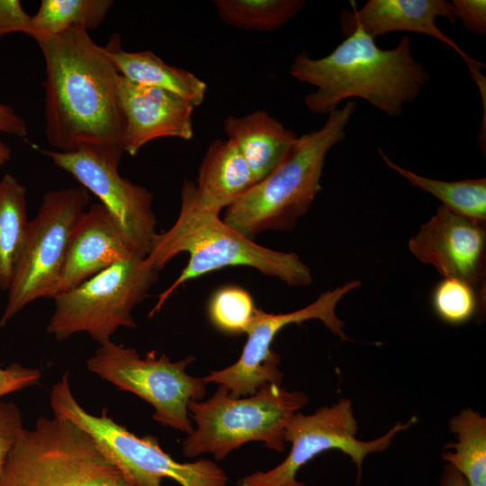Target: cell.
I'll use <instances>...</instances> for the list:
<instances>
[{
	"label": "cell",
	"instance_id": "484cf974",
	"mask_svg": "<svg viewBox=\"0 0 486 486\" xmlns=\"http://www.w3.org/2000/svg\"><path fill=\"white\" fill-rule=\"evenodd\" d=\"M484 300L485 296L472 284L456 278H443L435 286L431 297L435 313L450 325L470 321Z\"/></svg>",
	"mask_w": 486,
	"mask_h": 486
},
{
	"label": "cell",
	"instance_id": "2e32d148",
	"mask_svg": "<svg viewBox=\"0 0 486 486\" xmlns=\"http://www.w3.org/2000/svg\"><path fill=\"white\" fill-rule=\"evenodd\" d=\"M342 10L339 23L346 37L355 29L375 39L394 32H410L436 39L454 50L466 62L469 70L484 67L467 54L436 24L437 17L455 23L450 3L444 0H369L361 8Z\"/></svg>",
	"mask_w": 486,
	"mask_h": 486
},
{
	"label": "cell",
	"instance_id": "1f68e13d",
	"mask_svg": "<svg viewBox=\"0 0 486 486\" xmlns=\"http://www.w3.org/2000/svg\"><path fill=\"white\" fill-rule=\"evenodd\" d=\"M26 138L28 128L25 121L14 110L6 104H0V133Z\"/></svg>",
	"mask_w": 486,
	"mask_h": 486
},
{
	"label": "cell",
	"instance_id": "603a6c76",
	"mask_svg": "<svg viewBox=\"0 0 486 486\" xmlns=\"http://www.w3.org/2000/svg\"><path fill=\"white\" fill-rule=\"evenodd\" d=\"M112 0H42L31 16L28 35L36 41L46 40L72 28L95 29L105 20Z\"/></svg>",
	"mask_w": 486,
	"mask_h": 486
},
{
	"label": "cell",
	"instance_id": "277c9868",
	"mask_svg": "<svg viewBox=\"0 0 486 486\" xmlns=\"http://www.w3.org/2000/svg\"><path fill=\"white\" fill-rule=\"evenodd\" d=\"M356 108L348 100L320 129L297 137L283 162L228 207L222 220L252 240L264 231L292 230L319 194L326 157L344 140Z\"/></svg>",
	"mask_w": 486,
	"mask_h": 486
},
{
	"label": "cell",
	"instance_id": "3957f363",
	"mask_svg": "<svg viewBox=\"0 0 486 486\" xmlns=\"http://www.w3.org/2000/svg\"><path fill=\"white\" fill-rule=\"evenodd\" d=\"M183 252L189 255L186 266L158 295L149 317L184 284L226 266L251 267L290 286H305L312 280L310 268L297 254L255 243L228 226L220 218V212L202 205L192 181H185L181 190L177 219L167 230L157 234L146 257L160 271Z\"/></svg>",
	"mask_w": 486,
	"mask_h": 486
},
{
	"label": "cell",
	"instance_id": "7a4b0ae2",
	"mask_svg": "<svg viewBox=\"0 0 486 486\" xmlns=\"http://www.w3.org/2000/svg\"><path fill=\"white\" fill-rule=\"evenodd\" d=\"M289 72L297 81L316 88L306 95V107L328 115L343 101L360 98L397 117L430 79L425 66L414 58L409 36L401 37L395 47L382 50L359 29L323 58L298 54Z\"/></svg>",
	"mask_w": 486,
	"mask_h": 486
},
{
	"label": "cell",
	"instance_id": "9c48e42d",
	"mask_svg": "<svg viewBox=\"0 0 486 486\" xmlns=\"http://www.w3.org/2000/svg\"><path fill=\"white\" fill-rule=\"evenodd\" d=\"M89 201L88 191L82 186L44 194L35 218L30 220L0 327L37 299H53L58 293L69 238Z\"/></svg>",
	"mask_w": 486,
	"mask_h": 486
},
{
	"label": "cell",
	"instance_id": "ba28073f",
	"mask_svg": "<svg viewBox=\"0 0 486 486\" xmlns=\"http://www.w3.org/2000/svg\"><path fill=\"white\" fill-rule=\"evenodd\" d=\"M158 272L147 257L135 256L57 294L47 332L58 340L86 332L102 344L122 327L136 328L132 310L158 281Z\"/></svg>",
	"mask_w": 486,
	"mask_h": 486
},
{
	"label": "cell",
	"instance_id": "f1b7e54d",
	"mask_svg": "<svg viewBox=\"0 0 486 486\" xmlns=\"http://www.w3.org/2000/svg\"><path fill=\"white\" fill-rule=\"evenodd\" d=\"M454 19L474 34L486 35V1L453 0L450 3Z\"/></svg>",
	"mask_w": 486,
	"mask_h": 486
},
{
	"label": "cell",
	"instance_id": "ac0fdd59",
	"mask_svg": "<svg viewBox=\"0 0 486 486\" xmlns=\"http://www.w3.org/2000/svg\"><path fill=\"white\" fill-rule=\"evenodd\" d=\"M223 129L243 156L255 184L283 162L298 137L265 110L229 116L223 121Z\"/></svg>",
	"mask_w": 486,
	"mask_h": 486
},
{
	"label": "cell",
	"instance_id": "83f0119b",
	"mask_svg": "<svg viewBox=\"0 0 486 486\" xmlns=\"http://www.w3.org/2000/svg\"><path fill=\"white\" fill-rule=\"evenodd\" d=\"M22 429L17 405L0 400V475Z\"/></svg>",
	"mask_w": 486,
	"mask_h": 486
},
{
	"label": "cell",
	"instance_id": "7402d4cb",
	"mask_svg": "<svg viewBox=\"0 0 486 486\" xmlns=\"http://www.w3.org/2000/svg\"><path fill=\"white\" fill-rule=\"evenodd\" d=\"M449 428L457 441L446 445L442 458L469 486H486V418L464 409L450 419Z\"/></svg>",
	"mask_w": 486,
	"mask_h": 486
},
{
	"label": "cell",
	"instance_id": "52a82bcc",
	"mask_svg": "<svg viewBox=\"0 0 486 486\" xmlns=\"http://www.w3.org/2000/svg\"><path fill=\"white\" fill-rule=\"evenodd\" d=\"M50 405L54 414L88 434L106 458L136 486H162L163 478L181 486L227 485L228 476L214 462H176L162 450L156 436H137L109 417L106 410L100 416L87 412L71 392L68 372L53 385Z\"/></svg>",
	"mask_w": 486,
	"mask_h": 486
},
{
	"label": "cell",
	"instance_id": "4316f807",
	"mask_svg": "<svg viewBox=\"0 0 486 486\" xmlns=\"http://www.w3.org/2000/svg\"><path fill=\"white\" fill-rule=\"evenodd\" d=\"M256 308L251 295L238 286H225L217 291L209 305L212 323L230 334L246 333Z\"/></svg>",
	"mask_w": 486,
	"mask_h": 486
},
{
	"label": "cell",
	"instance_id": "4fadbf2b",
	"mask_svg": "<svg viewBox=\"0 0 486 486\" xmlns=\"http://www.w3.org/2000/svg\"><path fill=\"white\" fill-rule=\"evenodd\" d=\"M36 148L101 201L138 256L149 254L158 234L153 195L119 174L121 159L90 148L60 152Z\"/></svg>",
	"mask_w": 486,
	"mask_h": 486
},
{
	"label": "cell",
	"instance_id": "4dcf8cb0",
	"mask_svg": "<svg viewBox=\"0 0 486 486\" xmlns=\"http://www.w3.org/2000/svg\"><path fill=\"white\" fill-rule=\"evenodd\" d=\"M31 16L23 10L18 0H0V39L4 36L22 32L28 35Z\"/></svg>",
	"mask_w": 486,
	"mask_h": 486
},
{
	"label": "cell",
	"instance_id": "d6a6232c",
	"mask_svg": "<svg viewBox=\"0 0 486 486\" xmlns=\"http://www.w3.org/2000/svg\"><path fill=\"white\" fill-rule=\"evenodd\" d=\"M440 486H469V484L460 472L446 464L440 478Z\"/></svg>",
	"mask_w": 486,
	"mask_h": 486
},
{
	"label": "cell",
	"instance_id": "836d02e7",
	"mask_svg": "<svg viewBox=\"0 0 486 486\" xmlns=\"http://www.w3.org/2000/svg\"><path fill=\"white\" fill-rule=\"evenodd\" d=\"M12 156V150L1 139L0 136V166L8 162Z\"/></svg>",
	"mask_w": 486,
	"mask_h": 486
},
{
	"label": "cell",
	"instance_id": "5b68a950",
	"mask_svg": "<svg viewBox=\"0 0 486 486\" xmlns=\"http://www.w3.org/2000/svg\"><path fill=\"white\" fill-rule=\"evenodd\" d=\"M0 486H136L63 416L38 418L22 430L0 475Z\"/></svg>",
	"mask_w": 486,
	"mask_h": 486
},
{
	"label": "cell",
	"instance_id": "9a60e30c",
	"mask_svg": "<svg viewBox=\"0 0 486 486\" xmlns=\"http://www.w3.org/2000/svg\"><path fill=\"white\" fill-rule=\"evenodd\" d=\"M117 95L122 117L124 152L135 156L147 143L163 137L190 140L194 107L168 91L139 85L119 75Z\"/></svg>",
	"mask_w": 486,
	"mask_h": 486
},
{
	"label": "cell",
	"instance_id": "ffe728a7",
	"mask_svg": "<svg viewBox=\"0 0 486 486\" xmlns=\"http://www.w3.org/2000/svg\"><path fill=\"white\" fill-rule=\"evenodd\" d=\"M254 184L252 173L236 145L229 139L213 140L202 160L194 183L201 204L220 212Z\"/></svg>",
	"mask_w": 486,
	"mask_h": 486
},
{
	"label": "cell",
	"instance_id": "5bb4252c",
	"mask_svg": "<svg viewBox=\"0 0 486 486\" xmlns=\"http://www.w3.org/2000/svg\"><path fill=\"white\" fill-rule=\"evenodd\" d=\"M409 249L443 278L464 281L485 296L486 222L440 205L410 239Z\"/></svg>",
	"mask_w": 486,
	"mask_h": 486
},
{
	"label": "cell",
	"instance_id": "d4e9b609",
	"mask_svg": "<svg viewBox=\"0 0 486 486\" xmlns=\"http://www.w3.org/2000/svg\"><path fill=\"white\" fill-rule=\"evenodd\" d=\"M213 5L225 23L240 30L269 32L279 29L305 5L303 0H215Z\"/></svg>",
	"mask_w": 486,
	"mask_h": 486
},
{
	"label": "cell",
	"instance_id": "e0dca14e",
	"mask_svg": "<svg viewBox=\"0 0 486 486\" xmlns=\"http://www.w3.org/2000/svg\"><path fill=\"white\" fill-rule=\"evenodd\" d=\"M138 255L131 243L106 208L101 203L92 204L80 216L71 232L58 293L79 285L117 262Z\"/></svg>",
	"mask_w": 486,
	"mask_h": 486
},
{
	"label": "cell",
	"instance_id": "7c38bea8",
	"mask_svg": "<svg viewBox=\"0 0 486 486\" xmlns=\"http://www.w3.org/2000/svg\"><path fill=\"white\" fill-rule=\"evenodd\" d=\"M361 282L350 281L342 286L322 292L312 303L288 313H267L256 309L246 334L248 339L239 358L231 365L213 371L202 381L225 386L232 398L255 394L267 383L282 384L280 358L271 345L277 333L290 324L319 320L341 341L349 340L345 323L336 314L338 302L348 292L358 288Z\"/></svg>",
	"mask_w": 486,
	"mask_h": 486
},
{
	"label": "cell",
	"instance_id": "cb8c5ba5",
	"mask_svg": "<svg viewBox=\"0 0 486 486\" xmlns=\"http://www.w3.org/2000/svg\"><path fill=\"white\" fill-rule=\"evenodd\" d=\"M385 165L413 186L433 195L451 212L486 222V178L441 181L421 176L392 162L378 148Z\"/></svg>",
	"mask_w": 486,
	"mask_h": 486
},
{
	"label": "cell",
	"instance_id": "d6986e66",
	"mask_svg": "<svg viewBox=\"0 0 486 486\" xmlns=\"http://www.w3.org/2000/svg\"><path fill=\"white\" fill-rule=\"evenodd\" d=\"M119 75L143 86L160 88L200 106L206 94L204 81L192 72L166 64L150 50L127 51L122 49L118 33L104 47Z\"/></svg>",
	"mask_w": 486,
	"mask_h": 486
},
{
	"label": "cell",
	"instance_id": "44dd1931",
	"mask_svg": "<svg viewBox=\"0 0 486 486\" xmlns=\"http://www.w3.org/2000/svg\"><path fill=\"white\" fill-rule=\"evenodd\" d=\"M27 190L13 175L0 180V290H8L25 243L30 220Z\"/></svg>",
	"mask_w": 486,
	"mask_h": 486
},
{
	"label": "cell",
	"instance_id": "8fae6325",
	"mask_svg": "<svg viewBox=\"0 0 486 486\" xmlns=\"http://www.w3.org/2000/svg\"><path fill=\"white\" fill-rule=\"evenodd\" d=\"M417 421L412 417L406 423L397 422L382 436L364 441L356 437L358 422L350 400L343 398L305 415L295 413L287 424L285 442L291 443L286 458L266 472H256L240 479L237 486H304L296 479L298 471L317 455L332 449L348 455L361 475L364 458L383 452L392 438Z\"/></svg>",
	"mask_w": 486,
	"mask_h": 486
},
{
	"label": "cell",
	"instance_id": "f546056e",
	"mask_svg": "<svg viewBox=\"0 0 486 486\" xmlns=\"http://www.w3.org/2000/svg\"><path fill=\"white\" fill-rule=\"evenodd\" d=\"M40 371L14 363L4 368L0 367V398L30 386L38 384Z\"/></svg>",
	"mask_w": 486,
	"mask_h": 486
},
{
	"label": "cell",
	"instance_id": "6da1fadb",
	"mask_svg": "<svg viewBox=\"0 0 486 486\" xmlns=\"http://www.w3.org/2000/svg\"><path fill=\"white\" fill-rule=\"evenodd\" d=\"M44 58V134L54 150H97L121 159L119 73L88 31L76 27L37 41Z\"/></svg>",
	"mask_w": 486,
	"mask_h": 486
},
{
	"label": "cell",
	"instance_id": "8992f818",
	"mask_svg": "<svg viewBox=\"0 0 486 486\" xmlns=\"http://www.w3.org/2000/svg\"><path fill=\"white\" fill-rule=\"evenodd\" d=\"M308 401L304 392L274 383L264 385L244 399L230 397L229 390L219 385L207 400L188 404L196 428L184 440L183 454L195 457L209 453L221 461L251 441H260L269 449L283 452L287 424Z\"/></svg>",
	"mask_w": 486,
	"mask_h": 486
},
{
	"label": "cell",
	"instance_id": "30bf717a",
	"mask_svg": "<svg viewBox=\"0 0 486 486\" xmlns=\"http://www.w3.org/2000/svg\"><path fill=\"white\" fill-rule=\"evenodd\" d=\"M194 360L188 356L172 362L168 356L150 351L141 357L135 349L112 340L99 344L87 359V369L118 389L136 394L152 405L153 418L187 434L193 431L188 404L201 400L206 392L202 378L186 373Z\"/></svg>",
	"mask_w": 486,
	"mask_h": 486
}]
</instances>
